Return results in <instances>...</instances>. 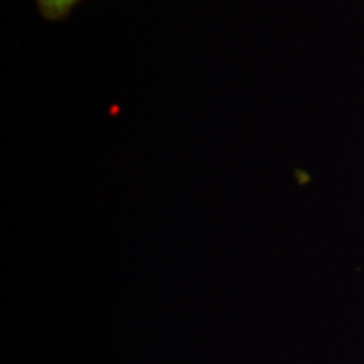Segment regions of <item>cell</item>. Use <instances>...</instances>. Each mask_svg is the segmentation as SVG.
<instances>
[{
  "mask_svg": "<svg viewBox=\"0 0 364 364\" xmlns=\"http://www.w3.org/2000/svg\"><path fill=\"white\" fill-rule=\"evenodd\" d=\"M41 14L49 21L63 19L81 0H36Z\"/></svg>",
  "mask_w": 364,
  "mask_h": 364,
  "instance_id": "6da1fadb",
  "label": "cell"
}]
</instances>
